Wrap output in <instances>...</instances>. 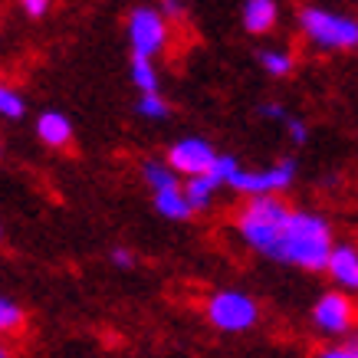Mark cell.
I'll list each match as a JSON object with an SVG mask.
<instances>
[{"mask_svg": "<svg viewBox=\"0 0 358 358\" xmlns=\"http://www.w3.org/2000/svg\"><path fill=\"white\" fill-rule=\"evenodd\" d=\"M162 10L168 13V17H178V13H181V3H178V0H164Z\"/></svg>", "mask_w": 358, "mask_h": 358, "instance_id": "d4e9b609", "label": "cell"}, {"mask_svg": "<svg viewBox=\"0 0 358 358\" xmlns=\"http://www.w3.org/2000/svg\"><path fill=\"white\" fill-rule=\"evenodd\" d=\"M0 237H3V230H0Z\"/></svg>", "mask_w": 358, "mask_h": 358, "instance_id": "4316f807", "label": "cell"}, {"mask_svg": "<svg viewBox=\"0 0 358 358\" xmlns=\"http://www.w3.org/2000/svg\"><path fill=\"white\" fill-rule=\"evenodd\" d=\"M112 263H115V266H122V270H129V266H135V253H131V250H125V247H115V250H112Z\"/></svg>", "mask_w": 358, "mask_h": 358, "instance_id": "603a6c76", "label": "cell"}, {"mask_svg": "<svg viewBox=\"0 0 358 358\" xmlns=\"http://www.w3.org/2000/svg\"><path fill=\"white\" fill-rule=\"evenodd\" d=\"M23 326V309L13 299L0 296V332H17Z\"/></svg>", "mask_w": 358, "mask_h": 358, "instance_id": "d6986e66", "label": "cell"}, {"mask_svg": "<svg viewBox=\"0 0 358 358\" xmlns=\"http://www.w3.org/2000/svg\"><path fill=\"white\" fill-rule=\"evenodd\" d=\"M207 319L220 332H247L260 319V306L240 289H220L207 299Z\"/></svg>", "mask_w": 358, "mask_h": 358, "instance_id": "3957f363", "label": "cell"}, {"mask_svg": "<svg viewBox=\"0 0 358 358\" xmlns=\"http://www.w3.org/2000/svg\"><path fill=\"white\" fill-rule=\"evenodd\" d=\"M185 197L187 204H191V210H204V207H210V201H214V191H217V185L210 181V178H187L185 185Z\"/></svg>", "mask_w": 358, "mask_h": 358, "instance_id": "7c38bea8", "label": "cell"}, {"mask_svg": "<svg viewBox=\"0 0 358 358\" xmlns=\"http://www.w3.org/2000/svg\"><path fill=\"white\" fill-rule=\"evenodd\" d=\"M138 115H145V119H168L171 115V106L162 99V92H152V96H141L138 99Z\"/></svg>", "mask_w": 358, "mask_h": 358, "instance_id": "ac0fdd59", "label": "cell"}, {"mask_svg": "<svg viewBox=\"0 0 358 358\" xmlns=\"http://www.w3.org/2000/svg\"><path fill=\"white\" fill-rule=\"evenodd\" d=\"M276 17H280L276 0H247L243 3V27L250 33H270L276 27Z\"/></svg>", "mask_w": 358, "mask_h": 358, "instance_id": "30bf717a", "label": "cell"}, {"mask_svg": "<svg viewBox=\"0 0 358 358\" xmlns=\"http://www.w3.org/2000/svg\"><path fill=\"white\" fill-rule=\"evenodd\" d=\"M214 162H217V152L204 138H181L168 152V168L174 174H187V178H204L214 168Z\"/></svg>", "mask_w": 358, "mask_h": 358, "instance_id": "8992f818", "label": "cell"}, {"mask_svg": "<svg viewBox=\"0 0 358 358\" xmlns=\"http://www.w3.org/2000/svg\"><path fill=\"white\" fill-rule=\"evenodd\" d=\"M0 358H10V348L3 345V342H0Z\"/></svg>", "mask_w": 358, "mask_h": 358, "instance_id": "484cf974", "label": "cell"}, {"mask_svg": "<svg viewBox=\"0 0 358 358\" xmlns=\"http://www.w3.org/2000/svg\"><path fill=\"white\" fill-rule=\"evenodd\" d=\"M36 135L50 148H66L73 141V122L66 119L63 112H43L36 119Z\"/></svg>", "mask_w": 358, "mask_h": 358, "instance_id": "9c48e42d", "label": "cell"}, {"mask_svg": "<svg viewBox=\"0 0 358 358\" xmlns=\"http://www.w3.org/2000/svg\"><path fill=\"white\" fill-rule=\"evenodd\" d=\"M131 83L141 89V96L158 92V73H155L152 59H145V56H131Z\"/></svg>", "mask_w": 358, "mask_h": 358, "instance_id": "4fadbf2b", "label": "cell"}, {"mask_svg": "<svg viewBox=\"0 0 358 358\" xmlns=\"http://www.w3.org/2000/svg\"><path fill=\"white\" fill-rule=\"evenodd\" d=\"M260 66L270 76H286L293 69V56L282 53V50H263L260 53Z\"/></svg>", "mask_w": 358, "mask_h": 358, "instance_id": "e0dca14e", "label": "cell"}, {"mask_svg": "<svg viewBox=\"0 0 358 358\" xmlns=\"http://www.w3.org/2000/svg\"><path fill=\"white\" fill-rule=\"evenodd\" d=\"M296 178V162L293 158H282V162L263 168V171H243L240 168L234 174L230 187L240 191V194H250V197H276L282 187H289Z\"/></svg>", "mask_w": 358, "mask_h": 358, "instance_id": "277c9868", "label": "cell"}, {"mask_svg": "<svg viewBox=\"0 0 358 358\" xmlns=\"http://www.w3.org/2000/svg\"><path fill=\"white\" fill-rule=\"evenodd\" d=\"M286 131H289V138H293V145H306V138H309V129H306L299 119H286Z\"/></svg>", "mask_w": 358, "mask_h": 358, "instance_id": "44dd1931", "label": "cell"}, {"mask_svg": "<svg viewBox=\"0 0 358 358\" xmlns=\"http://www.w3.org/2000/svg\"><path fill=\"white\" fill-rule=\"evenodd\" d=\"M141 174H145V181H148V187H152L155 194L164 191V187H178L174 171L168 168V164H162V162H145L141 164Z\"/></svg>", "mask_w": 358, "mask_h": 358, "instance_id": "5bb4252c", "label": "cell"}, {"mask_svg": "<svg viewBox=\"0 0 358 358\" xmlns=\"http://www.w3.org/2000/svg\"><path fill=\"white\" fill-rule=\"evenodd\" d=\"M20 7L27 17L40 20V17H46V10H50V0H20Z\"/></svg>", "mask_w": 358, "mask_h": 358, "instance_id": "7402d4cb", "label": "cell"}, {"mask_svg": "<svg viewBox=\"0 0 358 358\" xmlns=\"http://www.w3.org/2000/svg\"><path fill=\"white\" fill-rule=\"evenodd\" d=\"M237 171H240V162L234 158V155H217V162H214V168L207 171V178H210L217 187H224V185L234 181V174Z\"/></svg>", "mask_w": 358, "mask_h": 358, "instance_id": "2e32d148", "label": "cell"}, {"mask_svg": "<svg viewBox=\"0 0 358 358\" xmlns=\"http://www.w3.org/2000/svg\"><path fill=\"white\" fill-rule=\"evenodd\" d=\"M326 273L342 289H352V293H355L358 289V250L352 247V243H338V247L332 250V257H329Z\"/></svg>", "mask_w": 358, "mask_h": 358, "instance_id": "ba28073f", "label": "cell"}, {"mask_svg": "<svg viewBox=\"0 0 358 358\" xmlns=\"http://www.w3.org/2000/svg\"><path fill=\"white\" fill-rule=\"evenodd\" d=\"M303 33L322 50H352L358 46V20L345 13H332L322 7H303L299 10Z\"/></svg>", "mask_w": 358, "mask_h": 358, "instance_id": "7a4b0ae2", "label": "cell"}, {"mask_svg": "<svg viewBox=\"0 0 358 358\" xmlns=\"http://www.w3.org/2000/svg\"><path fill=\"white\" fill-rule=\"evenodd\" d=\"M313 322H315V329H322L329 336H342L355 322V306H352V299L345 293H326L315 299Z\"/></svg>", "mask_w": 358, "mask_h": 358, "instance_id": "52a82bcc", "label": "cell"}, {"mask_svg": "<svg viewBox=\"0 0 358 358\" xmlns=\"http://www.w3.org/2000/svg\"><path fill=\"white\" fill-rule=\"evenodd\" d=\"M155 207H158V214L168 220H187L194 210H191V204H187L185 197V187H164V191H158L155 194Z\"/></svg>", "mask_w": 358, "mask_h": 358, "instance_id": "8fae6325", "label": "cell"}, {"mask_svg": "<svg viewBox=\"0 0 358 358\" xmlns=\"http://www.w3.org/2000/svg\"><path fill=\"white\" fill-rule=\"evenodd\" d=\"M23 112H27L23 96L17 92V89L0 83V119H23Z\"/></svg>", "mask_w": 358, "mask_h": 358, "instance_id": "9a60e30c", "label": "cell"}, {"mask_svg": "<svg viewBox=\"0 0 358 358\" xmlns=\"http://www.w3.org/2000/svg\"><path fill=\"white\" fill-rule=\"evenodd\" d=\"M319 358H358V336L348 338L345 345H332V348H322Z\"/></svg>", "mask_w": 358, "mask_h": 358, "instance_id": "ffe728a7", "label": "cell"}, {"mask_svg": "<svg viewBox=\"0 0 358 358\" xmlns=\"http://www.w3.org/2000/svg\"><path fill=\"white\" fill-rule=\"evenodd\" d=\"M260 115H263V119H280V122H286V119H289L282 106H260Z\"/></svg>", "mask_w": 358, "mask_h": 358, "instance_id": "cb8c5ba5", "label": "cell"}, {"mask_svg": "<svg viewBox=\"0 0 358 358\" xmlns=\"http://www.w3.org/2000/svg\"><path fill=\"white\" fill-rule=\"evenodd\" d=\"M237 230L250 250L266 260L289 263L299 270H326L332 257V227L309 210H289L280 197H250L240 210Z\"/></svg>", "mask_w": 358, "mask_h": 358, "instance_id": "6da1fadb", "label": "cell"}, {"mask_svg": "<svg viewBox=\"0 0 358 358\" xmlns=\"http://www.w3.org/2000/svg\"><path fill=\"white\" fill-rule=\"evenodd\" d=\"M129 43L131 56H145L152 59L155 53H162V46L168 43V27H164V13L155 7H138L129 17Z\"/></svg>", "mask_w": 358, "mask_h": 358, "instance_id": "5b68a950", "label": "cell"}]
</instances>
